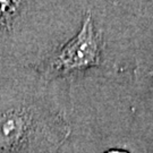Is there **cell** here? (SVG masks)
I'll return each instance as SVG.
<instances>
[{
  "label": "cell",
  "instance_id": "cell-1",
  "mask_svg": "<svg viewBox=\"0 0 153 153\" xmlns=\"http://www.w3.org/2000/svg\"><path fill=\"white\" fill-rule=\"evenodd\" d=\"M102 48V34L97 31L92 15L88 13L78 33L49 56L42 65V71L47 76H58L99 66Z\"/></svg>",
  "mask_w": 153,
  "mask_h": 153
},
{
  "label": "cell",
  "instance_id": "cell-2",
  "mask_svg": "<svg viewBox=\"0 0 153 153\" xmlns=\"http://www.w3.org/2000/svg\"><path fill=\"white\" fill-rule=\"evenodd\" d=\"M15 8L16 6H14V2L0 1V26L10 18L13 13L15 11Z\"/></svg>",
  "mask_w": 153,
  "mask_h": 153
},
{
  "label": "cell",
  "instance_id": "cell-3",
  "mask_svg": "<svg viewBox=\"0 0 153 153\" xmlns=\"http://www.w3.org/2000/svg\"><path fill=\"white\" fill-rule=\"evenodd\" d=\"M104 153H131L126 150H123V149H110L108 151H105Z\"/></svg>",
  "mask_w": 153,
  "mask_h": 153
},
{
  "label": "cell",
  "instance_id": "cell-4",
  "mask_svg": "<svg viewBox=\"0 0 153 153\" xmlns=\"http://www.w3.org/2000/svg\"><path fill=\"white\" fill-rule=\"evenodd\" d=\"M151 75H152V76H153V71H152V73H151Z\"/></svg>",
  "mask_w": 153,
  "mask_h": 153
}]
</instances>
